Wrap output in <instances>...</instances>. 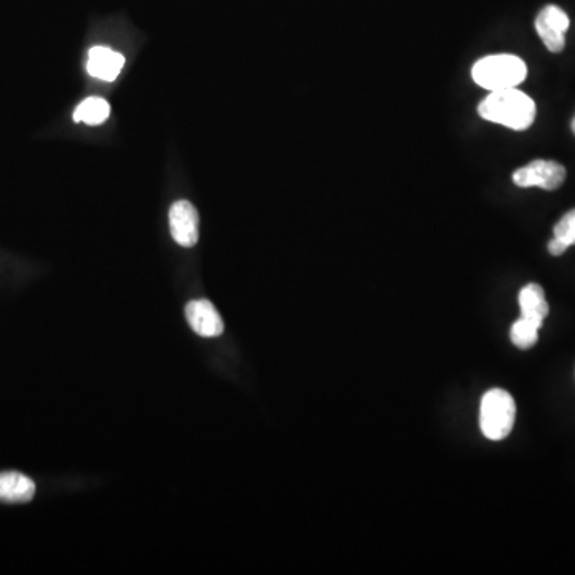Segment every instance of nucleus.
Listing matches in <instances>:
<instances>
[{"instance_id": "obj_12", "label": "nucleus", "mask_w": 575, "mask_h": 575, "mask_svg": "<svg viewBox=\"0 0 575 575\" xmlns=\"http://www.w3.org/2000/svg\"><path fill=\"white\" fill-rule=\"evenodd\" d=\"M111 114V106L103 98H88L79 104V108L74 112L76 122H85L87 125H101L108 120Z\"/></svg>"}, {"instance_id": "obj_5", "label": "nucleus", "mask_w": 575, "mask_h": 575, "mask_svg": "<svg viewBox=\"0 0 575 575\" xmlns=\"http://www.w3.org/2000/svg\"><path fill=\"white\" fill-rule=\"evenodd\" d=\"M568 13L556 5H547L536 18V31L544 42L547 50L552 53H561L566 45V32H568Z\"/></svg>"}, {"instance_id": "obj_3", "label": "nucleus", "mask_w": 575, "mask_h": 575, "mask_svg": "<svg viewBox=\"0 0 575 575\" xmlns=\"http://www.w3.org/2000/svg\"><path fill=\"white\" fill-rule=\"evenodd\" d=\"M516 405L507 390L492 389L484 393L480 408V427L492 441L507 438L515 425Z\"/></svg>"}, {"instance_id": "obj_10", "label": "nucleus", "mask_w": 575, "mask_h": 575, "mask_svg": "<svg viewBox=\"0 0 575 575\" xmlns=\"http://www.w3.org/2000/svg\"><path fill=\"white\" fill-rule=\"evenodd\" d=\"M520 307L521 317L531 320L542 328V323L550 312L542 286L537 285V283H529V285L524 286L523 290L520 291Z\"/></svg>"}, {"instance_id": "obj_14", "label": "nucleus", "mask_w": 575, "mask_h": 575, "mask_svg": "<svg viewBox=\"0 0 575 575\" xmlns=\"http://www.w3.org/2000/svg\"><path fill=\"white\" fill-rule=\"evenodd\" d=\"M571 127H572V131H574V135H575V117H574V120H572Z\"/></svg>"}, {"instance_id": "obj_7", "label": "nucleus", "mask_w": 575, "mask_h": 575, "mask_svg": "<svg viewBox=\"0 0 575 575\" xmlns=\"http://www.w3.org/2000/svg\"><path fill=\"white\" fill-rule=\"evenodd\" d=\"M186 318L192 330L202 338H218L223 334V318L207 299L189 302L186 306Z\"/></svg>"}, {"instance_id": "obj_4", "label": "nucleus", "mask_w": 575, "mask_h": 575, "mask_svg": "<svg viewBox=\"0 0 575 575\" xmlns=\"http://www.w3.org/2000/svg\"><path fill=\"white\" fill-rule=\"evenodd\" d=\"M566 181V168L553 160H534L513 173V183L518 187H540L556 191Z\"/></svg>"}, {"instance_id": "obj_6", "label": "nucleus", "mask_w": 575, "mask_h": 575, "mask_svg": "<svg viewBox=\"0 0 575 575\" xmlns=\"http://www.w3.org/2000/svg\"><path fill=\"white\" fill-rule=\"evenodd\" d=\"M170 230L178 245L191 248L199 242V213L187 200H179L170 208Z\"/></svg>"}, {"instance_id": "obj_1", "label": "nucleus", "mask_w": 575, "mask_h": 575, "mask_svg": "<svg viewBox=\"0 0 575 575\" xmlns=\"http://www.w3.org/2000/svg\"><path fill=\"white\" fill-rule=\"evenodd\" d=\"M536 112L534 100L518 88L491 92L478 106L481 119L515 131L528 130L536 120Z\"/></svg>"}, {"instance_id": "obj_13", "label": "nucleus", "mask_w": 575, "mask_h": 575, "mask_svg": "<svg viewBox=\"0 0 575 575\" xmlns=\"http://www.w3.org/2000/svg\"><path fill=\"white\" fill-rule=\"evenodd\" d=\"M540 326L531 320L521 317L513 323L512 331H510V338L513 344L521 350L532 349L537 344L539 339Z\"/></svg>"}, {"instance_id": "obj_8", "label": "nucleus", "mask_w": 575, "mask_h": 575, "mask_svg": "<svg viewBox=\"0 0 575 575\" xmlns=\"http://www.w3.org/2000/svg\"><path fill=\"white\" fill-rule=\"evenodd\" d=\"M36 496V483L18 472L0 473V502L28 504Z\"/></svg>"}, {"instance_id": "obj_9", "label": "nucleus", "mask_w": 575, "mask_h": 575, "mask_svg": "<svg viewBox=\"0 0 575 575\" xmlns=\"http://www.w3.org/2000/svg\"><path fill=\"white\" fill-rule=\"evenodd\" d=\"M125 58L111 48L93 47L88 53L87 71L95 79L112 82L122 71Z\"/></svg>"}, {"instance_id": "obj_11", "label": "nucleus", "mask_w": 575, "mask_h": 575, "mask_svg": "<svg viewBox=\"0 0 575 575\" xmlns=\"http://www.w3.org/2000/svg\"><path fill=\"white\" fill-rule=\"evenodd\" d=\"M553 234L555 237H553L552 242L548 243V251L553 256H561V254L566 253L569 246L575 245V208L568 211L560 219V223L556 224Z\"/></svg>"}, {"instance_id": "obj_2", "label": "nucleus", "mask_w": 575, "mask_h": 575, "mask_svg": "<svg viewBox=\"0 0 575 575\" xmlns=\"http://www.w3.org/2000/svg\"><path fill=\"white\" fill-rule=\"evenodd\" d=\"M528 76V66L516 55H489L476 61L472 77L476 85L488 92H500L523 84Z\"/></svg>"}]
</instances>
